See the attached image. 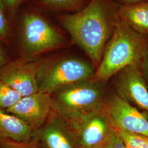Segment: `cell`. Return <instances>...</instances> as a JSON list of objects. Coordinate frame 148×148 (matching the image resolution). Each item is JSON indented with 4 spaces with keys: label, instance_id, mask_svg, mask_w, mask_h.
Returning a JSON list of instances; mask_svg holds the SVG:
<instances>
[{
    "label": "cell",
    "instance_id": "7c38bea8",
    "mask_svg": "<svg viewBox=\"0 0 148 148\" xmlns=\"http://www.w3.org/2000/svg\"><path fill=\"white\" fill-rule=\"evenodd\" d=\"M32 131L16 116L0 108V139L24 141L32 139Z\"/></svg>",
    "mask_w": 148,
    "mask_h": 148
},
{
    "label": "cell",
    "instance_id": "8992f818",
    "mask_svg": "<svg viewBox=\"0 0 148 148\" xmlns=\"http://www.w3.org/2000/svg\"><path fill=\"white\" fill-rule=\"evenodd\" d=\"M67 122L75 134L78 148H103L116 131L106 106L79 120Z\"/></svg>",
    "mask_w": 148,
    "mask_h": 148
},
{
    "label": "cell",
    "instance_id": "603a6c76",
    "mask_svg": "<svg viewBox=\"0 0 148 148\" xmlns=\"http://www.w3.org/2000/svg\"><path fill=\"white\" fill-rule=\"evenodd\" d=\"M121 2L125 3V5H132L136 3H139L143 2H147L148 0H120Z\"/></svg>",
    "mask_w": 148,
    "mask_h": 148
},
{
    "label": "cell",
    "instance_id": "8fae6325",
    "mask_svg": "<svg viewBox=\"0 0 148 148\" xmlns=\"http://www.w3.org/2000/svg\"><path fill=\"white\" fill-rule=\"evenodd\" d=\"M116 93L148 114V88L140 68L130 66L117 74Z\"/></svg>",
    "mask_w": 148,
    "mask_h": 148
},
{
    "label": "cell",
    "instance_id": "2e32d148",
    "mask_svg": "<svg viewBox=\"0 0 148 148\" xmlns=\"http://www.w3.org/2000/svg\"><path fill=\"white\" fill-rule=\"evenodd\" d=\"M11 22L0 0V43L4 46H9L11 42L12 35Z\"/></svg>",
    "mask_w": 148,
    "mask_h": 148
},
{
    "label": "cell",
    "instance_id": "277c9868",
    "mask_svg": "<svg viewBox=\"0 0 148 148\" xmlns=\"http://www.w3.org/2000/svg\"><path fill=\"white\" fill-rule=\"evenodd\" d=\"M106 84L90 79L64 87L51 95L53 111L70 122L101 110L107 99Z\"/></svg>",
    "mask_w": 148,
    "mask_h": 148
},
{
    "label": "cell",
    "instance_id": "9c48e42d",
    "mask_svg": "<svg viewBox=\"0 0 148 148\" xmlns=\"http://www.w3.org/2000/svg\"><path fill=\"white\" fill-rule=\"evenodd\" d=\"M5 110L19 118L33 132L46 122L53 110L51 95L38 92L22 97Z\"/></svg>",
    "mask_w": 148,
    "mask_h": 148
},
{
    "label": "cell",
    "instance_id": "30bf717a",
    "mask_svg": "<svg viewBox=\"0 0 148 148\" xmlns=\"http://www.w3.org/2000/svg\"><path fill=\"white\" fill-rule=\"evenodd\" d=\"M32 138L41 148H78L69 123L53 110L42 126L32 132Z\"/></svg>",
    "mask_w": 148,
    "mask_h": 148
},
{
    "label": "cell",
    "instance_id": "7a4b0ae2",
    "mask_svg": "<svg viewBox=\"0 0 148 148\" xmlns=\"http://www.w3.org/2000/svg\"><path fill=\"white\" fill-rule=\"evenodd\" d=\"M148 47L145 35L133 29L120 17L92 79L106 83L126 67L140 68Z\"/></svg>",
    "mask_w": 148,
    "mask_h": 148
},
{
    "label": "cell",
    "instance_id": "9a60e30c",
    "mask_svg": "<svg viewBox=\"0 0 148 148\" xmlns=\"http://www.w3.org/2000/svg\"><path fill=\"white\" fill-rule=\"evenodd\" d=\"M16 90L0 79V108L6 110L15 104L21 98Z\"/></svg>",
    "mask_w": 148,
    "mask_h": 148
},
{
    "label": "cell",
    "instance_id": "7402d4cb",
    "mask_svg": "<svg viewBox=\"0 0 148 148\" xmlns=\"http://www.w3.org/2000/svg\"><path fill=\"white\" fill-rule=\"evenodd\" d=\"M140 68L142 71V73L144 79H147L148 81V47L144 55Z\"/></svg>",
    "mask_w": 148,
    "mask_h": 148
},
{
    "label": "cell",
    "instance_id": "6da1fadb",
    "mask_svg": "<svg viewBox=\"0 0 148 148\" xmlns=\"http://www.w3.org/2000/svg\"><path fill=\"white\" fill-rule=\"evenodd\" d=\"M119 6L111 0H90L82 10L58 16L72 41L81 48L94 65H99L106 45L119 19Z\"/></svg>",
    "mask_w": 148,
    "mask_h": 148
},
{
    "label": "cell",
    "instance_id": "5bb4252c",
    "mask_svg": "<svg viewBox=\"0 0 148 148\" xmlns=\"http://www.w3.org/2000/svg\"><path fill=\"white\" fill-rule=\"evenodd\" d=\"M85 0H37V7L43 11L53 12L74 11L78 8Z\"/></svg>",
    "mask_w": 148,
    "mask_h": 148
},
{
    "label": "cell",
    "instance_id": "ac0fdd59",
    "mask_svg": "<svg viewBox=\"0 0 148 148\" xmlns=\"http://www.w3.org/2000/svg\"><path fill=\"white\" fill-rule=\"evenodd\" d=\"M0 148H41L34 139L18 141L11 139H0Z\"/></svg>",
    "mask_w": 148,
    "mask_h": 148
},
{
    "label": "cell",
    "instance_id": "e0dca14e",
    "mask_svg": "<svg viewBox=\"0 0 148 148\" xmlns=\"http://www.w3.org/2000/svg\"><path fill=\"white\" fill-rule=\"evenodd\" d=\"M126 148H148V137L142 134L117 130Z\"/></svg>",
    "mask_w": 148,
    "mask_h": 148
},
{
    "label": "cell",
    "instance_id": "ffe728a7",
    "mask_svg": "<svg viewBox=\"0 0 148 148\" xmlns=\"http://www.w3.org/2000/svg\"><path fill=\"white\" fill-rule=\"evenodd\" d=\"M103 148H126L119 133L116 131L109 142Z\"/></svg>",
    "mask_w": 148,
    "mask_h": 148
},
{
    "label": "cell",
    "instance_id": "44dd1931",
    "mask_svg": "<svg viewBox=\"0 0 148 148\" xmlns=\"http://www.w3.org/2000/svg\"><path fill=\"white\" fill-rule=\"evenodd\" d=\"M11 59L5 51V46L0 43V68L9 63Z\"/></svg>",
    "mask_w": 148,
    "mask_h": 148
},
{
    "label": "cell",
    "instance_id": "52a82bcc",
    "mask_svg": "<svg viewBox=\"0 0 148 148\" xmlns=\"http://www.w3.org/2000/svg\"><path fill=\"white\" fill-rule=\"evenodd\" d=\"M106 108L117 130L148 137L147 113L139 111L117 93L107 98Z\"/></svg>",
    "mask_w": 148,
    "mask_h": 148
},
{
    "label": "cell",
    "instance_id": "3957f363",
    "mask_svg": "<svg viewBox=\"0 0 148 148\" xmlns=\"http://www.w3.org/2000/svg\"><path fill=\"white\" fill-rule=\"evenodd\" d=\"M19 58L36 60L44 53L65 47L66 38L57 27L34 9L22 14L18 27Z\"/></svg>",
    "mask_w": 148,
    "mask_h": 148
},
{
    "label": "cell",
    "instance_id": "4fadbf2b",
    "mask_svg": "<svg viewBox=\"0 0 148 148\" xmlns=\"http://www.w3.org/2000/svg\"><path fill=\"white\" fill-rule=\"evenodd\" d=\"M119 16L133 29L148 34V1L119 7Z\"/></svg>",
    "mask_w": 148,
    "mask_h": 148
},
{
    "label": "cell",
    "instance_id": "d6986e66",
    "mask_svg": "<svg viewBox=\"0 0 148 148\" xmlns=\"http://www.w3.org/2000/svg\"><path fill=\"white\" fill-rule=\"evenodd\" d=\"M10 19H12L23 3L26 0H1Z\"/></svg>",
    "mask_w": 148,
    "mask_h": 148
},
{
    "label": "cell",
    "instance_id": "ba28073f",
    "mask_svg": "<svg viewBox=\"0 0 148 148\" xmlns=\"http://www.w3.org/2000/svg\"><path fill=\"white\" fill-rule=\"evenodd\" d=\"M38 60H29L18 57L0 68V79L21 97L38 92Z\"/></svg>",
    "mask_w": 148,
    "mask_h": 148
},
{
    "label": "cell",
    "instance_id": "5b68a950",
    "mask_svg": "<svg viewBox=\"0 0 148 148\" xmlns=\"http://www.w3.org/2000/svg\"><path fill=\"white\" fill-rule=\"evenodd\" d=\"M95 65L70 56H57L38 59V92L52 95L74 83L92 79Z\"/></svg>",
    "mask_w": 148,
    "mask_h": 148
}]
</instances>
